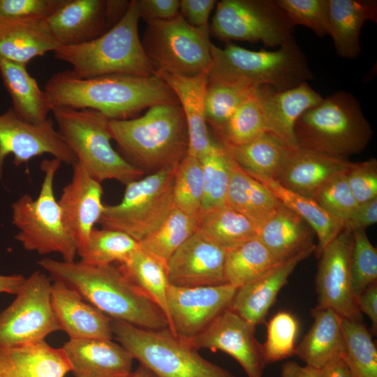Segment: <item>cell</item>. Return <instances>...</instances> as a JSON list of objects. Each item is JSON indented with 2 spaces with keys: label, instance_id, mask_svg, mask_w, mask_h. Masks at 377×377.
Listing matches in <instances>:
<instances>
[{
  "label": "cell",
  "instance_id": "1",
  "mask_svg": "<svg viewBox=\"0 0 377 377\" xmlns=\"http://www.w3.org/2000/svg\"><path fill=\"white\" fill-rule=\"evenodd\" d=\"M44 91L51 110L89 109L114 120L135 118L155 105L179 103L168 84L154 73L148 77L113 74L81 78L67 70L52 75Z\"/></svg>",
  "mask_w": 377,
  "mask_h": 377
},
{
  "label": "cell",
  "instance_id": "2",
  "mask_svg": "<svg viewBox=\"0 0 377 377\" xmlns=\"http://www.w3.org/2000/svg\"><path fill=\"white\" fill-rule=\"evenodd\" d=\"M38 265L52 281L76 290L89 303L112 320L135 326L159 330L169 328L161 310L122 272L119 266H90L81 262L44 258Z\"/></svg>",
  "mask_w": 377,
  "mask_h": 377
},
{
  "label": "cell",
  "instance_id": "3",
  "mask_svg": "<svg viewBox=\"0 0 377 377\" xmlns=\"http://www.w3.org/2000/svg\"><path fill=\"white\" fill-rule=\"evenodd\" d=\"M109 127L119 154L143 172L177 166L188 153L187 126L179 103L153 105L138 117L110 119Z\"/></svg>",
  "mask_w": 377,
  "mask_h": 377
},
{
  "label": "cell",
  "instance_id": "4",
  "mask_svg": "<svg viewBox=\"0 0 377 377\" xmlns=\"http://www.w3.org/2000/svg\"><path fill=\"white\" fill-rule=\"evenodd\" d=\"M372 135L359 101L344 91L323 98L294 126L297 147L341 159L362 151Z\"/></svg>",
  "mask_w": 377,
  "mask_h": 377
},
{
  "label": "cell",
  "instance_id": "5",
  "mask_svg": "<svg viewBox=\"0 0 377 377\" xmlns=\"http://www.w3.org/2000/svg\"><path fill=\"white\" fill-rule=\"evenodd\" d=\"M140 16L135 0L130 1L122 18L110 29L86 43L60 46L54 57L72 66L81 78L124 74L142 77L154 75L138 34Z\"/></svg>",
  "mask_w": 377,
  "mask_h": 377
},
{
  "label": "cell",
  "instance_id": "6",
  "mask_svg": "<svg viewBox=\"0 0 377 377\" xmlns=\"http://www.w3.org/2000/svg\"><path fill=\"white\" fill-rule=\"evenodd\" d=\"M211 57L208 78L212 80L283 90L313 78L295 39L271 51L249 50L232 43L221 48L212 43Z\"/></svg>",
  "mask_w": 377,
  "mask_h": 377
},
{
  "label": "cell",
  "instance_id": "7",
  "mask_svg": "<svg viewBox=\"0 0 377 377\" xmlns=\"http://www.w3.org/2000/svg\"><path fill=\"white\" fill-rule=\"evenodd\" d=\"M52 112L61 138L92 178L101 183L115 179L127 184L142 177L145 172L112 147L107 117L89 109L56 108Z\"/></svg>",
  "mask_w": 377,
  "mask_h": 377
},
{
  "label": "cell",
  "instance_id": "8",
  "mask_svg": "<svg viewBox=\"0 0 377 377\" xmlns=\"http://www.w3.org/2000/svg\"><path fill=\"white\" fill-rule=\"evenodd\" d=\"M113 337L156 377H235L203 358L169 328L149 330L112 320Z\"/></svg>",
  "mask_w": 377,
  "mask_h": 377
},
{
  "label": "cell",
  "instance_id": "9",
  "mask_svg": "<svg viewBox=\"0 0 377 377\" xmlns=\"http://www.w3.org/2000/svg\"><path fill=\"white\" fill-rule=\"evenodd\" d=\"M61 164L55 158L41 162L44 177L39 194L34 199L24 193L13 202L12 223L18 230L14 238L25 250L40 255L57 253L64 261L73 262L77 245L64 224L54 191L55 174Z\"/></svg>",
  "mask_w": 377,
  "mask_h": 377
},
{
  "label": "cell",
  "instance_id": "10",
  "mask_svg": "<svg viewBox=\"0 0 377 377\" xmlns=\"http://www.w3.org/2000/svg\"><path fill=\"white\" fill-rule=\"evenodd\" d=\"M178 165L166 168L126 184L116 205H105L98 223L124 232L138 242L155 230L175 207L173 184Z\"/></svg>",
  "mask_w": 377,
  "mask_h": 377
},
{
  "label": "cell",
  "instance_id": "11",
  "mask_svg": "<svg viewBox=\"0 0 377 377\" xmlns=\"http://www.w3.org/2000/svg\"><path fill=\"white\" fill-rule=\"evenodd\" d=\"M209 25L191 26L179 14L170 20L147 22L141 41L154 72L193 76L209 71Z\"/></svg>",
  "mask_w": 377,
  "mask_h": 377
},
{
  "label": "cell",
  "instance_id": "12",
  "mask_svg": "<svg viewBox=\"0 0 377 377\" xmlns=\"http://www.w3.org/2000/svg\"><path fill=\"white\" fill-rule=\"evenodd\" d=\"M209 26V34L226 42H261L281 47L293 40L294 26L276 0H222Z\"/></svg>",
  "mask_w": 377,
  "mask_h": 377
},
{
  "label": "cell",
  "instance_id": "13",
  "mask_svg": "<svg viewBox=\"0 0 377 377\" xmlns=\"http://www.w3.org/2000/svg\"><path fill=\"white\" fill-rule=\"evenodd\" d=\"M52 279L37 270L26 278L13 302L0 313V347L45 340L60 330L52 304Z\"/></svg>",
  "mask_w": 377,
  "mask_h": 377
},
{
  "label": "cell",
  "instance_id": "14",
  "mask_svg": "<svg viewBox=\"0 0 377 377\" xmlns=\"http://www.w3.org/2000/svg\"><path fill=\"white\" fill-rule=\"evenodd\" d=\"M130 1L65 0L47 19V27L60 46L91 41L114 26Z\"/></svg>",
  "mask_w": 377,
  "mask_h": 377
},
{
  "label": "cell",
  "instance_id": "15",
  "mask_svg": "<svg viewBox=\"0 0 377 377\" xmlns=\"http://www.w3.org/2000/svg\"><path fill=\"white\" fill-rule=\"evenodd\" d=\"M353 232L345 227L319 256L316 276L318 306L333 310L341 318L361 320L350 272Z\"/></svg>",
  "mask_w": 377,
  "mask_h": 377
},
{
  "label": "cell",
  "instance_id": "16",
  "mask_svg": "<svg viewBox=\"0 0 377 377\" xmlns=\"http://www.w3.org/2000/svg\"><path fill=\"white\" fill-rule=\"evenodd\" d=\"M47 154L68 165L77 162L50 118L41 124H31L20 119L12 108L0 114V178L8 155H13L14 164L19 166Z\"/></svg>",
  "mask_w": 377,
  "mask_h": 377
},
{
  "label": "cell",
  "instance_id": "17",
  "mask_svg": "<svg viewBox=\"0 0 377 377\" xmlns=\"http://www.w3.org/2000/svg\"><path fill=\"white\" fill-rule=\"evenodd\" d=\"M237 290L228 283L196 287L170 285L167 293L170 330L185 339L197 335L230 307Z\"/></svg>",
  "mask_w": 377,
  "mask_h": 377
},
{
  "label": "cell",
  "instance_id": "18",
  "mask_svg": "<svg viewBox=\"0 0 377 377\" xmlns=\"http://www.w3.org/2000/svg\"><path fill=\"white\" fill-rule=\"evenodd\" d=\"M255 330L256 326L228 308L204 330L186 339L197 350L207 348L230 355L248 377H263L266 363Z\"/></svg>",
  "mask_w": 377,
  "mask_h": 377
},
{
  "label": "cell",
  "instance_id": "19",
  "mask_svg": "<svg viewBox=\"0 0 377 377\" xmlns=\"http://www.w3.org/2000/svg\"><path fill=\"white\" fill-rule=\"evenodd\" d=\"M226 253L225 248L198 228L169 259L167 273L170 285L196 287L226 283Z\"/></svg>",
  "mask_w": 377,
  "mask_h": 377
},
{
  "label": "cell",
  "instance_id": "20",
  "mask_svg": "<svg viewBox=\"0 0 377 377\" xmlns=\"http://www.w3.org/2000/svg\"><path fill=\"white\" fill-rule=\"evenodd\" d=\"M101 183L78 163L73 165L71 182L58 200L64 224L74 239L77 253L83 249L104 209Z\"/></svg>",
  "mask_w": 377,
  "mask_h": 377
},
{
  "label": "cell",
  "instance_id": "21",
  "mask_svg": "<svg viewBox=\"0 0 377 377\" xmlns=\"http://www.w3.org/2000/svg\"><path fill=\"white\" fill-rule=\"evenodd\" d=\"M265 118L267 132L290 148H296L294 126L296 121L309 108L323 99L307 82L297 86L277 90L270 86L256 87Z\"/></svg>",
  "mask_w": 377,
  "mask_h": 377
},
{
  "label": "cell",
  "instance_id": "22",
  "mask_svg": "<svg viewBox=\"0 0 377 377\" xmlns=\"http://www.w3.org/2000/svg\"><path fill=\"white\" fill-rule=\"evenodd\" d=\"M176 96L186 122L188 149L187 154L200 159L216 145L210 136L205 114V95L208 71L184 76L155 71Z\"/></svg>",
  "mask_w": 377,
  "mask_h": 377
},
{
  "label": "cell",
  "instance_id": "23",
  "mask_svg": "<svg viewBox=\"0 0 377 377\" xmlns=\"http://www.w3.org/2000/svg\"><path fill=\"white\" fill-rule=\"evenodd\" d=\"M52 304L60 330L70 339L112 340L110 317L87 302L76 290L64 283L52 281Z\"/></svg>",
  "mask_w": 377,
  "mask_h": 377
},
{
  "label": "cell",
  "instance_id": "24",
  "mask_svg": "<svg viewBox=\"0 0 377 377\" xmlns=\"http://www.w3.org/2000/svg\"><path fill=\"white\" fill-rule=\"evenodd\" d=\"M112 340L69 339L64 343L61 348L74 377H129L134 358Z\"/></svg>",
  "mask_w": 377,
  "mask_h": 377
},
{
  "label": "cell",
  "instance_id": "25",
  "mask_svg": "<svg viewBox=\"0 0 377 377\" xmlns=\"http://www.w3.org/2000/svg\"><path fill=\"white\" fill-rule=\"evenodd\" d=\"M315 250L313 248L302 252L238 288L229 308L256 327L264 323L278 294L297 265Z\"/></svg>",
  "mask_w": 377,
  "mask_h": 377
},
{
  "label": "cell",
  "instance_id": "26",
  "mask_svg": "<svg viewBox=\"0 0 377 377\" xmlns=\"http://www.w3.org/2000/svg\"><path fill=\"white\" fill-rule=\"evenodd\" d=\"M352 164L346 159L297 147L292 150L275 181L293 192L311 198L320 186L346 172Z\"/></svg>",
  "mask_w": 377,
  "mask_h": 377
},
{
  "label": "cell",
  "instance_id": "27",
  "mask_svg": "<svg viewBox=\"0 0 377 377\" xmlns=\"http://www.w3.org/2000/svg\"><path fill=\"white\" fill-rule=\"evenodd\" d=\"M71 371L63 348L45 340L0 347V377H65Z\"/></svg>",
  "mask_w": 377,
  "mask_h": 377
},
{
  "label": "cell",
  "instance_id": "28",
  "mask_svg": "<svg viewBox=\"0 0 377 377\" xmlns=\"http://www.w3.org/2000/svg\"><path fill=\"white\" fill-rule=\"evenodd\" d=\"M313 233L303 219L281 204L260 226L257 238L278 262L283 263L306 250L316 249Z\"/></svg>",
  "mask_w": 377,
  "mask_h": 377
},
{
  "label": "cell",
  "instance_id": "29",
  "mask_svg": "<svg viewBox=\"0 0 377 377\" xmlns=\"http://www.w3.org/2000/svg\"><path fill=\"white\" fill-rule=\"evenodd\" d=\"M60 45L46 20H0V59L27 66L32 59L54 52Z\"/></svg>",
  "mask_w": 377,
  "mask_h": 377
},
{
  "label": "cell",
  "instance_id": "30",
  "mask_svg": "<svg viewBox=\"0 0 377 377\" xmlns=\"http://www.w3.org/2000/svg\"><path fill=\"white\" fill-rule=\"evenodd\" d=\"M329 32L337 53L354 59L361 52L360 32L367 21L377 22L374 0H328Z\"/></svg>",
  "mask_w": 377,
  "mask_h": 377
},
{
  "label": "cell",
  "instance_id": "31",
  "mask_svg": "<svg viewBox=\"0 0 377 377\" xmlns=\"http://www.w3.org/2000/svg\"><path fill=\"white\" fill-rule=\"evenodd\" d=\"M313 323L295 355L309 365L320 369L330 360L344 357L346 345L341 318L333 310L316 306L312 311Z\"/></svg>",
  "mask_w": 377,
  "mask_h": 377
},
{
  "label": "cell",
  "instance_id": "32",
  "mask_svg": "<svg viewBox=\"0 0 377 377\" xmlns=\"http://www.w3.org/2000/svg\"><path fill=\"white\" fill-rule=\"evenodd\" d=\"M0 75L10 94L13 110L22 120L41 124L52 111L45 92L40 89L27 66L0 59Z\"/></svg>",
  "mask_w": 377,
  "mask_h": 377
},
{
  "label": "cell",
  "instance_id": "33",
  "mask_svg": "<svg viewBox=\"0 0 377 377\" xmlns=\"http://www.w3.org/2000/svg\"><path fill=\"white\" fill-rule=\"evenodd\" d=\"M223 147L246 174L251 177H266L274 180L277 178L292 150L295 149L289 147L269 133H265L242 145Z\"/></svg>",
  "mask_w": 377,
  "mask_h": 377
},
{
  "label": "cell",
  "instance_id": "34",
  "mask_svg": "<svg viewBox=\"0 0 377 377\" xmlns=\"http://www.w3.org/2000/svg\"><path fill=\"white\" fill-rule=\"evenodd\" d=\"M252 177L263 184L282 205L309 225L318 240L315 250L317 257L319 258L325 248L345 228L343 223L330 216L313 199L293 192L272 179L261 176Z\"/></svg>",
  "mask_w": 377,
  "mask_h": 377
},
{
  "label": "cell",
  "instance_id": "35",
  "mask_svg": "<svg viewBox=\"0 0 377 377\" xmlns=\"http://www.w3.org/2000/svg\"><path fill=\"white\" fill-rule=\"evenodd\" d=\"M226 205L261 225L281 203L263 184L244 172L234 161Z\"/></svg>",
  "mask_w": 377,
  "mask_h": 377
},
{
  "label": "cell",
  "instance_id": "36",
  "mask_svg": "<svg viewBox=\"0 0 377 377\" xmlns=\"http://www.w3.org/2000/svg\"><path fill=\"white\" fill-rule=\"evenodd\" d=\"M124 275L164 313L169 327L167 293L170 286L167 269L140 247L119 264Z\"/></svg>",
  "mask_w": 377,
  "mask_h": 377
},
{
  "label": "cell",
  "instance_id": "37",
  "mask_svg": "<svg viewBox=\"0 0 377 377\" xmlns=\"http://www.w3.org/2000/svg\"><path fill=\"white\" fill-rule=\"evenodd\" d=\"M200 219L175 207L163 222L138 242L140 249L167 269L175 251L199 228Z\"/></svg>",
  "mask_w": 377,
  "mask_h": 377
},
{
  "label": "cell",
  "instance_id": "38",
  "mask_svg": "<svg viewBox=\"0 0 377 377\" xmlns=\"http://www.w3.org/2000/svg\"><path fill=\"white\" fill-rule=\"evenodd\" d=\"M260 226L226 205L205 213L199 222V228L226 250L257 238Z\"/></svg>",
  "mask_w": 377,
  "mask_h": 377
},
{
  "label": "cell",
  "instance_id": "39",
  "mask_svg": "<svg viewBox=\"0 0 377 377\" xmlns=\"http://www.w3.org/2000/svg\"><path fill=\"white\" fill-rule=\"evenodd\" d=\"M268 249L255 238L226 250V283L238 288L279 265Z\"/></svg>",
  "mask_w": 377,
  "mask_h": 377
},
{
  "label": "cell",
  "instance_id": "40",
  "mask_svg": "<svg viewBox=\"0 0 377 377\" xmlns=\"http://www.w3.org/2000/svg\"><path fill=\"white\" fill-rule=\"evenodd\" d=\"M200 161L203 173L201 216L205 213L226 205L234 161L225 147L217 142L214 149Z\"/></svg>",
  "mask_w": 377,
  "mask_h": 377
},
{
  "label": "cell",
  "instance_id": "41",
  "mask_svg": "<svg viewBox=\"0 0 377 377\" xmlns=\"http://www.w3.org/2000/svg\"><path fill=\"white\" fill-rule=\"evenodd\" d=\"M138 248V242L124 232L94 228L87 244L77 255L83 264L107 266L123 263Z\"/></svg>",
  "mask_w": 377,
  "mask_h": 377
},
{
  "label": "cell",
  "instance_id": "42",
  "mask_svg": "<svg viewBox=\"0 0 377 377\" xmlns=\"http://www.w3.org/2000/svg\"><path fill=\"white\" fill-rule=\"evenodd\" d=\"M215 133L218 137L217 142L227 147L248 143L267 133L256 87L229 120Z\"/></svg>",
  "mask_w": 377,
  "mask_h": 377
},
{
  "label": "cell",
  "instance_id": "43",
  "mask_svg": "<svg viewBox=\"0 0 377 377\" xmlns=\"http://www.w3.org/2000/svg\"><path fill=\"white\" fill-rule=\"evenodd\" d=\"M344 358L353 377H377V349L367 327L358 320L341 318Z\"/></svg>",
  "mask_w": 377,
  "mask_h": 377
},
{
  "label": "cell",
  "instance_id": "44",
  "mask_svg": "<svg viewBox=\"0 0 377 377\" xmlns=\"http://www.w3.org/2000/svg\"><path fill=\"white\" fill-rule=\"evenodd\" d=\"M255 88L241 83L212 80L207 77L205 95L207 123L214 131L221 128Z\"/></svg>",
  "mask_w": 377,
  "mask_h": 377
},
{
  "label": "cell",
  "instance_id": "45",
  "mask_svg": "<svg viewBox=\"0 0 377 377\" xmlns=\"http://www.w3.org/2000/svg\"><path fill=\"white\" fill-rule=\"evenodd\" d=\"M203 173L200 159L186 154L179 163L174 179L175 207L185 214L200 217Z\"/></svg>",
  "mask_w": 377,
  "mask_h": 377
},
{
  "label": "cell",
  "instance_id": "46",
  "mask_svg": "<svg viewBox=\"0 0 377 377\" xmlns=\"http://www.w3.org/2000/svg\"><path fill=\"white\" fill-rule=\"evenodd\" d=\"M298 322L288 311H279L267 325V338L262 344L266 364L295 355L298 334Z\"/></svg>",
  "mask_w": 377,
  "mask_h": 377
},
{
  "label": "cell",
  "instance_id": "47",
  "mask_svg": "<svg viewBox=\"0 0 377 377\" xmlns=\"http://www.w3.org/2000/svg\"><path fill=\"white\" fill-rule=\"evenodd\" d=\"M350 258L352 285L356 297L377 281V250L369 239L365 230H352Z\"/></svg>",
  "mask_w": 377,
  "mask_h": 377
},
{
  "label": "cell",
  "instance_id": "48",
  "mask_svg": "<svg viewBox=\"0 0 377 377\" xmlns=\"http://www.w3.org/2000/svg\"><path fill=\"white\" fill-rule=\"evenodd\" d=\"M346 172L327 181L311 197L327 213L344 226L359 204L349 188Z\"/></svg>",
  "mask_w": 377,
  "mask_h": 377
},
{
  "label": "cell",
  "instance_id": "49",
  "mask_svg": "<svg viewBox=\"0 0 377 377\" xmlns=\"http://www.w3.org/2000/svg\"><path fill=\"white\" fill-rule=\"evenodd\" d=\"M276 2L293 26H304L319 37L328 34V0H276Z\"/></svg>",
  "mask_w": 377,
  "mask_h": 377
},
{
  "label": "cell",
  "instance_id": "50",
  "mask_svg": "<svg viewBox=\"0 0 377 377\" xmlns=\"http://www.w3.org/2000/svg\"><path fill=\"white\" fill-rule=\"evenodd\" d=\"M65 0H0V20H46Z\"/></svg>",
  "mask_w": 377,
  "mask_h": 377
},
{
  "label": "cell",
  "instance_id": "51",
  "mask_svg": "<svg viewBox=\"0 0 377 377\" xmlns=\"http://www.w3.org/2000/svg\"><path fill=\"white\" fill-rule=\"evenodd\" d=\"M349 188L358 203L377 198V161L353 163L346 172Z\"/></svg>",
  "mask_w": 377,
  "mask_h": 377
},
{
  "label": "cell",
  "instance_id": "52",
  "mask_svg": "<svg viewBox=\"0 0 377 377\" xmlns=\"http://www.w3.org/2000/svg\"><path fill=\"white\" fill-rule=\"evenodd\" d=\"M140 19L146 22L172 19L179 14V0H135Z\"/></svg>",
  "mask_w": 377,
  "mask_h": 377
},
{
  "label": "cell",
  "instance_id": "53",
  "mask_svg": "<svg viewBox=\"0 0 377 377\" xmlns=\"http://www.w3.org/2000/svg\"><path fill=\"white\" fill-rule=\"evenodd\" d=\"M216 2L215 0H181L179 15L191 26H207L210 13Z\"/></svg>",
  "mask_w": 377,
  "mask_h": 377
},
{
  "label": "cell",
  "instance_id": "54",
  "mask_svg": "<svg viewBox=\"0 0 377 377\" xmlns=\"http://www.w3.org/2000/svg\"><path fill=\"white\" fill-rule=\"evenodd\" d=\"M377 222V198L359 203L353 214L345 224L352 230L362 229Z\"/></svg>",
  "mask_w": 377,
  "mask_h": 377
},
{
  "label": "cell",
  "instance_id": "55",
  "mask_svg": "<svg viewBox=\"0 0 377 377\" xmlns=\"http://www.w3.org/2000/svg\"><path fill=\"white\" fill-rule=\"evenodd\" d=\"M357 304L360 313L370 319L374 331L377 330V283L364 289L357 297Z\"/></svg>",
  "mask_w": 377,
  "mask_h": 377
},
{
  "label": "cell",
  "instance_id": "56",
  "mask_svg": "<svg viewBox=\"0 0 377 377\" xmlns=\"http://www.w3.org/2000/svg\"><path fill=\"white\" fill-rule=\"evenodd\" d=\"M319 377H353L344 357H334L318 369Z\"/></svg>",
  "mask_w": 377,
  "mask_h": 377
},
{
  "label": "cell",
  "instance_id": "57",
  "mask_svg": "<svg viewBox=\"0 0 377 377\" xmlns=\"http://www.w3.org/2000/svg\"><path fill=\"white\" fill-rule=\"evenodd\" d=\"M281 377H319L318 369L309 365L301 366L295 361L285 362L281 367Z\"/></svg>",
  "mask_w": 377,
  "mask_h": 377
},
{
  "label": "cell",
  "instance_id": "58",
  "mask_svg": "<svg viewBox=\"0 0 377 377\" xmlns=\"http://www.w3.org/2000/svg\"><path fill=\"white\" fill-rule=\"evenodd\" d=\"M25 279L22 274H0V293L16 295Z\"/></svg>",
  "mask_w": 377,
  "mask_h": 377
},
{
  "label": "cell",
  "instance_id": "59",
  "mask_svg": "<svg viewBox=\"0 0 377 377\" xmlns=\"http://www.w3.org/2000/svg\"><path fill=\"white\" fill-rule=\"evenodd\" d=\"M129 377H156L147 368L140 364Z\"/></svg>",
  "mask_w": 377,
  "mask_h": 377
}]
</instances>
